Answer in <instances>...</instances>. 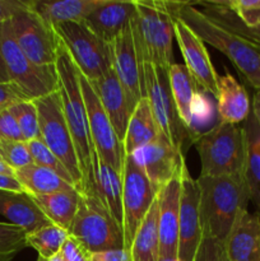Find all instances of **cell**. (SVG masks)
I'll return each mask as SVG.
<instances>
[{
  "instance_id": "14",
  "label": "cell",
  "mask_w": 260,
  "mask_h": 261,
  "mask_svg": "<svg viewBox=\"0 0 260 261\" xmlns=\"http://www.w3.org/2000/svg\"><path fill=\"white\" fill-rule=\"evenodd\" d=\"M109 46L111 66L124 88L133 112L138 102L144 97V58L133 35L130 23Z\"/></svg>"
},
{
  "instance_id": "21",
  "label": "cell",
  "mask_w": 260,
  "mask_h": 261,
  "mask_svg": "<svg viewBox=\"0 0 260 261\" xmlns=\"http://www.w3.org/2000/svg\"><path fill=\"white\" fill-rule=\"evenodd\" d=\"M134 0H103L84 22L106 43H110L134 17Z\"/></svg>"
},
{
  "instance_id": "32",
  "label": "cell",
  "mask_w": 260,
  "mask_h": 261,
  "mask_svg": "<svg viewBox=\"0 0 260 261\" xmlns=\"http://www.w3.org/2000/svg\"><path fill=\"white\" fill-rule=\"evenodd\" d=\"M68 237L69 232L66 229L51 223L32 232H28L25 240H27L28 247H32L38 252V257L48 260L60 252Z\"/></svg>"
},
{
  "instance_id": "49",
  "label": "cell",
  "mask_w": 260,
  "mask_h": 261,
  "mask_svg": "<svg viewBox=\"0 0 260 261\" xmlns=\"http://www.w3.org/2000/svg\"><path fill=\"white\" fill-rule=\"evenodd\" d=\"M14 173H15V171L13 170V168H10L7 163L3 162V161L0 160V175L14 176Z\"/></svg>"
},
{
  "instance_id": "33",
  "label": "cell",
  "mask_w": 260,
  "mask_h": 261,
  "mask_svg": "<svg viewBox=\"0 0 260 261\" xmlns=\"http://www.w3.org/2000/svg\"><path fill=\"white\" fill-rule=\"evenodd\" d=\"M199 4L203 5V12L208 14L212 19L260 47V24L254 28L245 27L240 22L239 18L235 15V13L227 7L226 2H204Z\"/></svg>"
},
{
  "instance_id": "36",
  "label": "cell",
  "mask_w": 260,
  "mask_h": 261,
  "mask_svg": "<svg viewBox=\"0 0 260 261\" xmlns=\"http://www.w3.org/2000/svg\"><path fill=\"white\" fill-rule=\"evenodd\" d=\"M25 144H27L28 150H30L31 157H32V161L35 165L54 171V172L58 173L60 177H63L64 180H66L68 182L73 184L74 185L73 178L70 177V175H69L65 166H64L63 163H61V161L59 160V158L56 157L50 149H48L47 145L41 140V138H38V139H35V140H31V142H25Z\"/></svg>"
},
{
  "instance_id": "5",
  "label": "cell",
  "mask_w": 260,
  "mask_h": 261,
  "mask_svg": "<svg viewBox=\"0 0 260 261\" xmlns=\"http://www.w3.org/2000/svg\"><path fill=\"white\" fill-rule=\"evenodd\" d=\"M194 144L200 160L199 176H244L247 153L245 127L219 121Z\"/></svg>"
},
{
  "instance_id": "42",
  "label": "cell",
  "mask_w": 260,
  "mask_h": 261,
  "mask_svg": "<svg viewBox=\"0 0 260 261\" xmlns=\"http://www.w3.org/2000/svg\"><path fill=\"white\" fill-rule=\"evenodd\" d=\"M193 261H224L221 242L216 240H201Z\"/></svg>"
},
{
  "instance_id": "37",
  "label": "cell",
  "mask_w": 260,
  "mask_h": 261,
  "mask_svg": "<svg viewBox=\"0 0 260 261\" xmlns=\"http://www.w3.org/2000/svg\"><path fill=\"white\" fill-rule=\"evenodd\" d=\"M0 160L14 171L32 165L33 161L25 142L0 139Z\"/></svg>"
},
{
  "instance_id": "24",
  "label": "cell",
  "mask_w": 260,
  "mask_h": 261,
  "mask_svg": "<svg viewBox=\"0 0 260 261\" xmlns=\"http://www.w3.org/2000/svg\"><path fill=\"white\" fill-rule=\"evenodd\" d=\"M160 134L149 102L145 97H143L133 110L127 124L124 142H122L125 155H130L139 148L152 143L160 137Z\"/></svg>"
},
{
  "instance_id": "54",
  "label": "cell",
  "mask_w": 260,
  "mask_h": 261,
  "mask_svg": "<svg viewBox=\"0 0 260 261\" xmlns=\"http://www.w3.org/2000/svg\"><path fill=\"white\" fill-rule=\"evenodd\" d=\"M224 261H227V259H226V257H224Z\"/></svg>"
},
{
  "instance_id": "12",
  "label": "cell",
  "mask_w": 260,
  "mask_h": 261,
  "mask_svg": "<svg viewBox=\"0 0 260 261\" xmlns=\"http://www.w3.org/2000/svg\"><path fill=\"white\" fill-rule=\"evenodd\" d=\"M122 234L124 249L132 246L135 232L157 199L158 190L142 170L125 155L122 168Z\"/></svg>"
},
{
  "instance_id": "20",
  "label": "cell",
  "mask_w": 260,
  "mask_h": 261,
  "mask_svg": "<svg viewBox=\"0 0 260 261\" xmlns=\"http://www.w3.org/2000/svg\"><path fill=\"white\" fill-rule=\"evenodd\" d=\"M92 84L96 89L105 112L114 126L117 138L122 143L130 116H132V110H130L124 88L120 84L112 66L101 78L92 82Z\"/></svg>"
},
{
  "instance_id": "52",
  "label": "cell",
  "mask_w": 260,
  "mask_h": 261,
  "mask_svg": "<svg viewBox=\"0 0 260 261\" xmlns=\"http://www.w3.org/2000/svg\"><path fill=\"white\" fill-rule=\"evenodd\" d=\"M158 261H178L177 257H175V259H158Z\"/></svg>"
},
{
  "instance_id": "26",
  "label": "cell",
  "mask_w": 260,
  "mask_h": 261,
  "mask_svg": "<svg viewBox=\"0 0 260 261\" xmlns=\"http://www.w3.org/2000/svg\"><path fill=\"white\" fill-rule=\"evenodd\" d=\"M32 199L51 223L69 231L78 211L81 193L78 189H74L48 195L32 196Z\"/></svg>"
},
{
  "instance_id": "38",
  "label": "cell",
  "mask_w": 260,
  "mask_h": 261,
  "mask_svg": "<svg viewBox=\"0 0 260 261\" xmlns=\"http://www.w3.org/2000/svg\"><path fill=\"white\" fill-rule=\"evenodd\" d=\"M27 232L12 223L0 222V255H15L28 247Z\"/></svg>"
},
{
  "instance_id": "17",
  "label": "cell",
  "mask_w": 260,
  "mask_h": 261,
  "mask_svg": "<svg viewBox=\"0 0 260 261\" xmlns=\"http://www.w3.org/2000/svg\"><path fill=\"white\" fill-rule=\"evenodd\" d=\"M173 27L175 40L185 61L184 65L186 66L199 88L216 98L219 75L212 64L205 45L183 20L175 18Z\"/></svg>"
},
{
  "instance_id": "3",
  "label": "cell",
  "mask_w": 260,
  "mask_h": 261,
  "mask_svg": "<svg viewBox=\"0 0 260 261\" xmlns=\"http://www.w3.org/2000/svg\"><path fill=\"white\" fill-rule=\"evenodd\" d=\"M196 184L201 236L222 244L250 201L244 176H199Z\"/></svg>"
},
{
  "instance_id": "1",
  "label": "cell",
  "mask_w": 260,
  "mask_h": 261,
  "mask_svg": "<svg viewBox=\"0 0 260 261\" xmlns=\"http://www.w3.org/2000/svg\"><path fill=\"white\" fill-rule=\"evenodd\" d=\"M55 69L58 74V91L61 97L64 117L73 138L79 166H81L82 178H83L81 193L97 191V153L94 150L91 133H89L86 103H84L81 81H79V70L60 40H59Z\"/></svg>"
},
{
  "instance_id": "44",
  "label": "cell",
  "mask_w": 260,
  "mask_h": 261,
  "mask_svg": "<svg viewBox=\"0 0 260 261\" xmlns=\"http://www.w3.org/2000/svg\"><path fill=\"white\" fill-rule=\"evenodd\" d=\"M89 261H133V259L129 250L116 249L93 252L89 255Z\"/></svg>"
},
{
  "instance_id": "51",
  "label": "cell",
  "mask_w": 260,
  "mask_h": 261,
  "mask_svg": "<svg viewBox=\"0 0 260 261\" xmlns=\"http://www.w3.org/2000/svg\"><path fill=\"white\" fill-rule=\"evenodd\" d=\"M47 261H64V260H63V257H61L60 252H59L58 255H55V256L51 257V259H48Z\"/></svg>"
},
{
  "instance_id": "18",
  "label": "cell",
  "mask_w": 260,
  "mask_h": 261,
  "mask_svg": "<svg viewBox=\"0 0 260 261\" xmlns=\"http://www.w3.org/2000/svg\"><path fill=\"white\" fill-rule=\"evenodd\" d=\"M185 166V165H184ZM158 259L177 257L180 221L181 172L158 191Z\"/></svg>"
},
{
  "instance_id": "4",
  "label": "cell",
  "mask_w": 260,
  "mask_h": 261,
  "mask_svg": "<svg viewBox=\"0 0 260 261\" xmlns=\"http://www.w3.org/2000/svg\"><path fill=\"white\" fill-rule=\"evenodd\" d=\"M134 17L130 20L133 35L144 58L149 63L168 70L172 64L175 41V18L166 2L134 0Z\"/></svg>"
},
{
  "instance_id": "9",
  "label": "cell",
  "mask_w": 260,
  "mask_h": 261,
  "mask_svg": "<svg viewBox=\"0 0 260 261\" xmlns=\"http://www.w3.org/2000/svg\"><path fill=\"white\" fill-rule=\"evenodd\" d=\"M53 27L78 70L89 81H97L111 68L109 43L102 41L84 20Z\"/></svg>"
},
{
  "instance_id": "27",
  "label": "cell",
  "mask_w": 260,
  "mask_h": 261,
  "mask_svg": "<svg viewBox=\"0 0 260 261\" xmlns=\"http://www.w3.org/2000/svg\"><path fill=\"white\" fill-rule=\"evenodd\" d=\"M168 82H170L171 94H172L173 102H175L176 110L178 112L184 126L189 132L190 137V125L191 115L190 107L194 96L199 91L198 84L195 83L194 78L185 65L183 64H172L168 69Z\"/></svg>"
},
{
  "instance_id": "28",
  "label": "cell",
  "mask_w": 260,
  "mask_h": 261,
  "mask_svg": "<svg viewBox=\"0 0 260 261\" xmlns=\"http://www.w3.org/2000/svg\"><path fill=\"white\" fill-rule=\"evenodd\" d=\"M15 177L24 186L25 191L32 196L48 195L76 189L73 184L68 182L63 177L48 168L32 165L15 171Z\"/></svg>"
},
{
  "instance_id": "40",
  "label": "cell",
  "mask_w": 260,
  "mask_h": 261,
  "mask_svg": "<svg viewBox=\"0 0 260 261\" xmlns=\"http://www.w3.org/2000/svg\"><path fill=\"white\" fill-rule=\"evenodd\" d=\"M0 139L24 142V138L18 126L17 120L14 119L9 109L0 111Z\"/></svg>"
},
{
  "instance_id": "13",
  "label": "cell",
  "mask_w": 260,
  "mask_h": 261,
  "mask_svg": "<svg viewBox=\"0 0 260 261\" xmlns=\"http://www.w3.org/2000/svg\"><path fill=\"white\" fill-rule=\"evenodd\" d=\"M79 81H81L82 93H83L84 103H86L89 133H91L97 158L103 161L116 172L122 173L125 160L122 143L117 138L92 82L86 78L81 71H79Z\"/></svg>"
},
{
  "instance_id": "19",
  "label": "cell",
  "mask_w": 260,
  "mask_h": 261,
  "mask_svg": "<svg viewBox=\"0 0 260 261\" xmlns=\"http://www.w3.org/2000/svg\"><path fill=\"white\" fill-rule=\"evenodd\" d=\"M227 261H260V216L245 209L222 242Z\"/></svg>"
},
{
  "instance_id": "8",
  "label": "cell",
  "mask_w": 260,
  "mask_h": 261,
  "mask_svg": "<svg viewBox=\"0 0 260 261\" xmlns=\"http://www.w3.org/2000/svg\"><path fill=\"white\" fill-rule=\"evenodd\" d=\"M0 47L10 81L31 99L41 98L58 91L55 66L35 65L15 42L9 20L0 25Z\"/></svg>"
},
{
  "instance_id": "50",
  "label": "cell",
  "mask_w": 260,
  "mask_h": 261,
  "mask_svg": "<svg viewBox=\"0 0 260 261\" xmlns=\"http://www.w3.org/2000/svg\"><path fill=\"white\" fill-rule=\"evenodd\" d=\"M15 255H0V261H12Z\"/></svg>"
},
{
  "instance_id": "35",
  "label": "cell",
  "mask_w": 260,
  "mask_h": 261,
  "mask_svg": "<svg viewBox=\"0 0 260 261\" xmlns=\"http://www.w3.org/2000/svg\"><path fill=\"white\" fill-rule=\"evenodd\" d=\"M9 111L17 120L18 126L22 132L24 142H31L40 138V124H38V114L33 99L18 102L9 107Z\"/></svg>"
},
{
  "instance_id": "34",
  "label": "cell",
  "mask_w": 260,
  "mask_h": 261,
  "mask_svg": "<svg viewBox=\"0 0 260 261\" xmlns=\"http://www.w3.org/2000/svg\"><path fill=\"white\" fill-rule=\"evenodd\" d=\"M191 125H190V142L195 143L199 138L213 127L216 120L217 105L212 101V96L206 92L199 89L194 96L190 107Z\"/></svg>"
},
{
  "instance_id": "6",
  "label": "cell",
  "mask_w": 260,
  "mask_h": 261,
  "mask_svg": "<svg viewBox=\"0 0 260 261\" xmlns=\"http://www.w3.org/2000/svg\"><path fill=\"white\" fill-rule=\"evenodd\" d=\"M68 232L89 254L124 249L122 227L110 214L98 191L81 193L78 211Z\"/></svg>"
},
{
  "instance_id": "25",
  "label": "cell",
  "mask_w": 260,
  "mask_h": 261,
  "mask_svg": "<svg viewBox=\"0 0 260 261\" xmlns=\"http://www.w3.org/2000/svg\"><path fill=\"white\" fill-rule=\"evenodd\" d=\"M103 0H58L33 2L36 12L51 25L61 23L83 22Z\"/></svg>"
},
{
  "instance_id": "39",
  "label": "cell",
  "mask_w": 260,
  "mask_h": 261,
  "mask_svg": "<svg viewBox=\"0 0 260 261\" xmlns=\"http://www.w3.org/2000/svg\"><path fill=\"white\" fill-rule=\"evenodd\" d=\"M226 4L245 27L260 24V0H228Z\"/></svg>"
},
{
  "instance_id": "15",
  "label": "cell",
  "mask_w": 260,
  "mask_h": 261,
  "mask_svg": "<svg viewBox=\"0 0 260 261\" xmlns=\"http://www.w3.org/2000/svg\"><path fill=\"white\" fill-rule=\"evenodd\" d=\"M130 158L158 191L176 177L186 165L184 153L178 152L163 134L133 152Z\"/></svg>"
},
{
  "instance_id": "16",
  "label": "cell",
  "mask_w": 260,
  "mask_h": 261,
  "mask_svg": "<svg viewBox=\"0 0 260 261\" xmlns=\"http://www.w3.org/2000/svg\"><path fill=\"white\" fill-rule=\"evenodd\" d=\"M201 236L199 218V190L196 178L191 177L186 165L181 170L180 221H178V261H193Z\"/></svg>"
},
{
  "instance_id": "2",
  "label": "cell",
  "mask_w": 260,
  "mask_h": 261,
  "mask_svg": "<svg viewBox=\"0 0 260 261\" xmlns=\"http://www.w3.org/2000/svg\"><path fill=\"white\" fill-rule=\"evenodd\" d=\"M173 18L183 20L204 43L229 59L250 86L260 89V47L212 19L191 3L166 2Z\"/></svg>"
},
{
  "instance_id": "53",
  "label": "cell",
  "mask_w": 260,
  "mask_h": 261,
  "mask_svg": "<svg viewBox=\"0 0 260 261\" xmlns=\"http://www.w3.org/2000/svg\"><path fill=\"white\" fill-rule=\"evenodd\" d=\"M37 261H47V260H45V259H42V257H38V259H37Z\"/></svg>"
},
{
  "instance_id": "31",
  "label": "cell",
  "mask_w": 260,
  "mask_h": 261,
  "mask_svg": "<svg viewBox=\"0 0 260 261\" xmlns=\"http://www.w3.org/2000/svg\"><path fill=\"white\" fill-rule=\"evenodd\" d=\"M247 153L245 162L244 180L249 191L250 201L260 216V132L255 122V129L247 130Z\"/></svg>"
},
{
  "instance_id": "22",
  "label": "cell",
  "mask_w": 260,
  "mask_h": 261,
  "mask_svg": "<svg viewBox=\"0 0 260 261\" xmlns=\"http://www.w3.org/2000/svg\"><path fill=\"white\" fill-rule=\"evenodd\" d=\"M216 99L217 114L221 122L239 125L249 117L251 110L249 94L228 71L218 76Z\"/></svg>"
},
{
  "instance_id": "29",
  "label": "cell",
  "mask_w": 260,
  "mask_h": 261,
  "mask_svg": "<svg viewBox=\"0 0 260 261\" xmlns=\"http://www.w3.org/2000/svg\"><path fill=\"white\" fill-rule=\"evenodd\" d=\"M130 254L133 261H158V198L152 204L149 212L135 232L130 246Z\"/></svg>"
},
{
  "instance_id": "7",
  "label": "cell",
  "mask_w": 260,
  "mask_h": 261,
  "mask_svg": "<svg viewBox=\"0 0 260 261\" xmlns=\"http://www.w3.org/2000/svg\"><path fill=\"white\" fill-rule=\"evenodd\" d=\"M33 102L37 109L41 140L65 166L69 175L73 178L74 185L81 193L83 186L81 166L73 138L64 117L60 93L55 91L45 97L33 99Z\"/></svg>"
},
{
  "instance_id": "41",
  "label": "cell",
  "mask_w": 260,
  "mask_h": 261,
  "mask_svg": "<svg viewBox=\"0 0 260 261\" xmlns=\"http://www.w3.org/2000/svg\"><path fill=\"white\" fill-rule=\"evenodd\" d=\"M31 99L19 87L13 82L0 83V111L12 107L18 102Z\"/></svg>"
},
{
  "instance_id": "48",
  "label": "cell",
  "mask_w": 260,
  "mask_h": 261,
  "mask_svg": "<svg viewBox=\"0 0 260 261\" xmlns=\"http://www.w3.org/2000/svg\"><path fill=\"white\" fill-rule=\"evenodd\" d=\"M8 82H12V81H10L7 64H5L4 56H3V53H2V47H0V83H8Z\"/></svg>"
},
{
  "instance_id": "47",
  "label": "cell",
  "mask_w": 260,
  "mask_h": 261,
  "mask_svg": "<svg viewBox=\"0 0 260 261\" xmlns=\"http://www.w3.org/2000/svg\"><path fill=\"white\" fill-rule=\"evenodd\" d=\"M252 117L260 132V89L255 91L254 97H252Z\"/></svg>"
},
{
  "instance_id": "43",
  "label": "cell",
  "mask_w": 260,
  "mask_h": 261,
  "mask_svg": "<svg viewBox=\"0 0 260 261\" xmlns=\"http://www.w3.org/2000/svg\"><path fill=\"white\" fill-rule=\"evenodd\" d=\"M64 261H89V252L81 246L76 241L68 237L60 250Z\"/></svg>"
},
{
  "instance_id": "23",
  "label": "cell",
  "mask_w": 260,
  "mask_h": 261,
  "mask_svg": "<svg viewBox=\"0 0 260 261\" xmlns=\"http://www.w3.org/2000/svg\"><path fill=\"white\" fill-rule=\"evenodd\" d=\"M0 214L27 233L51 224L27 193L0 191Z\"/></svg>"
},
{
  "instance_id": "11",
  "label": "cell",
  "mask_w": 260,
  "mask_h": 261,
  "mask_svg": "<svg viewBox=\"0 0 260 261\" xmlns=\"http://www.w3.org/2000/svg\"><path fill=\"white\" fill-rule=\"evenodd\" d=\"M9 22L15 42L35 65L55 66L59 37L53 25L36 12L33 0L27 8L18 10Z\"/></svg>"
},
{
  "instance_id": "10",
  "label": "cell",
  "mask_w": 260,
  "mask_h": 261,
  "mask_svg": "<svg viewBox=\"0 0 260 261\" xmlns=\"http://www.w3.org/2000/svg\"><path fill=\"white\" fill-rule=\"evenodd\" d=\"M144 97L149 102L161 134L165 135L178 152L184 153V145L190 137L178 116L171 94L168 70L149 63L144 64Z\"/></svg>"
},
{
  "instance_id": "45",
  "label": "cell",
  "mask_w": 260,
  "mask_h": 261,
  "mask_svg": "<svg viewBox=\"0 0 260 261\" xmlns=\"http://www.w3.org/2000/svg\"><path fill=\"white\" fill-rule=\"evenodd\" d=\"M31 2H22V0H0V25L9 20L18 10L27 8Z\"/></svg>"
},
{
  "instance_id": "30",
  "label": "cell",
  "mask_w": 260,
  "mask_h": 261,
  "mask_svg": "<svg viewBox=\"0 0 260 261\" xmlns=\"http://www.w3.org/2000/svg\"><path fill=\"white\" fill-rule=\"evenodd\" d=\"M96 185L99 198L115 221L122 227V177L112 167L97 158Z\"/></svg>"
},
{
  "instance_id": "46",
  "label": "cell",
  "mask_w": 260,
  "mask_h": 261,
  "mask_svg": "<svg viewBox=\"0 0 260 261\" xmlns=\"http://www.w3.org/2000/svg\"><path fill=\"white\" fill-rule=\"evenodd\" d=\"M0 191L27 193L24 186L19 182V180H18L15 176H10V175H0Z\"/></svg>"
}]
</instances>
